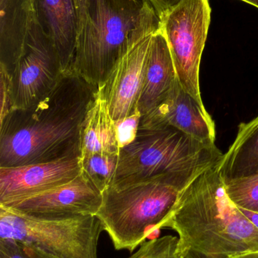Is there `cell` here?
<instances>
[{
    "label": "cell",
    "instance_id": "1",
    "mask_svg": "<svg viewBox=\"0 0 258 258\" xmlns=\"http://www.w3.org/2000/svg\"><path fill=\"white\" fill-rule=\"evenodd\" d=\"M97 92L69 71L37 104L12 109L0 121V167L80 157L82 124Z\"/></svg>",
    "mask_w": 258,
    "mask_h": 258
},
{
    "label": "cell",
    "instance_id": "2",
    "mask_svg": "<svg viewBox=\"0 0 258 258\" xmlns=\"http://www.w3.org/2000/svg\"><path fill=\"white\" fill-rule=\"evenodd\" d=\"M218 165L189 182L161 225L178 235L180 257L231 258L258 251V229L229 198Z\"/></svg>",
    "mask_w": 258,
    "mask_h": 258
},
{
    "label": "cell",
    "instance_id": "3",
    "mask_svg": "<svg viewBox=\"0 0 258 258\" xmlns=\"http://www.w3.org/2000/svg\"><path fill=\"white\" fill-rule=\"evenodd\" d=\"M215 144L204 143L172 126L138 128L121 149L112 186L168 182L185 188L198 174L221 162Z\"/></svg>",
    "mask_w": 258,
    "mask_h": 258
},
{
    "label": "cell",
    "instance_id": "4",
    "mask_svg": "<svg viewBox=\"0 0 258 258\" xmlns=\"http://www.w3.org/2000/svg\"><path fill=\"white\" fill-rule=\"evenodd\" d=\"M151 6L148 0H89L71 72L101 89Z\"/></svg>",
    "mask_w": 258,
    "mask_h": 258
},
{
    "label": "cell",
    "instance_id": "5",
    "mask_svg": "<svg viewBox=\"0 0 258 258\" xmlns=\"http://www.w3.org/2000/svg\"><path fill=\"white\" fill-rule=\"evenodd\" d=\"M183 189L161 180L106 187L96 216L115 249L132 253L160 230Z\"/></svg>",
    "mask_w": 258,
    "mask_h": 258
},
{
    "label": "cell",
    "instance_id": "6",
    "mask_svg": "<svg viewBox=\"0 0 258 258\" xmlns=\"http://www.w3.org/2000/svg\"><path fill=\"white\" fill-rule=\"evenodd\" d=\"M102 231L95 215L39 218L0 206V239L15 240L39 258H98Z\"/></svg>",
    "mask_w": 258,
    "mask_h": 258
},
{
    "label": "cell",
    "instance_id": "7",
    "mask_svg": "<svg viewBox=\"0 0 258 258\" xmlns=\"http://www.w3.org/2000/svg\"><path fill=\"white\" fill-rule=\"evenodd\" d=\"M209 0H181L160 18V30L169 45L179 83L203 104L199 85L200 63L211 23Z\"/></svg>",
    "mask_w": 258,
    "mask_h": 258
},
{
    "label": "cell",
    "instance_id": "8",
    "mask_svg": "<svg viewBox=\"0 0 258 258\" xmlns=\"http://www.w3.org/2000/svg\"><path fill=\"white\" fill-rule=\"evenodd\" d=\"M159 27L160 18L151 6L132 32L106 84L98 90L115 122L138 111L153 36Z\"/></svg>",
    "mask_w": 258,
    "mask_h": 258
},
{
    "label": "cell",
    "instance_id": "9",
    "mask_svg": "<svg viewBox=\"0 0 258 258\" xmlns=\"http://www.w3.org/2000/svg\"><path fill=\"white\" fill-rule=\"evenodd\" d=\"M65 74L53 43L34 14L24 52L9 76L11 110L37 104L53 92Z\"/></svg>",
    "mask_w": 258,
    "mask_h": 258
},
{
    "label": "cell",
    "instance_id": "10",
    "mask_svg": "<svg viewBox=\"0 0 258 258\" xmlns=\"http://www.w3.org/2000/svg\"><path fill=\"white\" fill-rule=\"evenodd\" d=\"M101 203L102 192L82 171L69 183L4 208L34 218H68L96 216Z\"/></svg>",
    "mask_w": 258,
    "mask_h": 258
},
{
    "label": "cell",
    "instance_id": "11",
    "mask_svg": "<svg viewBox=\"0 0 258 258\" xmlns=\"http://www.w3.org/2000/svg\"><path fill=\"white\" fill-rule=\"evenodd\" d=\"M81 172L80 157L22 166L0 167V206L8 207L69 183Z\"/></svg>",
    "mask_w": 258,
    "mask_h": 258
},
{
    "label": "cell",
    "instance_id": "12",
    "mask_svg": "<svg viewBox=\"0 0 258 258\" xmlns=\"http://www.w3.org/2000/svg\"><path fill=\"white\" fill-rule=\"evenodd\" d=\"M172 126L204 143L215 144V123L204 105L183 89L177 80L157 107L141 116L139 128Z\"/></svg>",
    "mask_w": 258,
    "mask_h": 258
},
{
    "label": "cell",
    "instance_id": "13",
    "mask_svg": "<svg viewBox=\"0 0 258 258\" xmlns=\"http://www.w3.org/2000/svg\"><path fill=\"white\" fill-rule=\"evenodd\" d=\"M38 24L53 43L65 73L71 71L78 19L74 0H33Z\"/></svg>",
    "mask_w": 258,
    "mask_h": 258
},
{
    "label": "cell",
    "instance_id": "14",
    "mask_svg": "<svg viewBox=\"0 0 258 258\" xmlns=\"http://www.w3.org/2000/svg\"><path fill=\"white\" fill-rule=\"evenodd\" d=\"M0 71L10 76L28 39L33 0H0Z\"/></svg>",
    "mask_w": 258,
    "mask_h": 258
},
{
    "label": "cell",
    "instance_id": "15",
    "mask_svg": "<svg viewBox=\"0 0 258 258\" xmlns=\"http://www.w3.org/2000/svg\"><path fill=\"white\" fill-rule=\"evenodd\" d=\"M178 80L169 45L159 27L153 36L143 86L138 102L141 116L157 107Z\"/></svg>",
    "mask_w": 258,
    "mask_h": 258
},
{
    "label": "cell",
    "instance_id": "16",
    "mask_svg": "<svg viewBox=\"0 0 258 258\" xmlns=\"http://www.w3.org/2000/svg\"><path fill=\"white\" fill-rule=\"evenodd\" d=\"M120 151L116 124L106 99L98 91L82 124L80 157L92 154L119 156Z\"/></svg>",
    "mask_w": 258,
    "mask_h": 258
},
{
    "label": "cell",
    "instance_id": "17",
    "mask_svg": "<svg viewBox=\"0 0 258 258\" xmlns=\"http://www.w3.org/2000/svg\"><path fill=\"white\" fill-rule=\"evenodd\" d=\"M218 168L224 182L258 174V116L240 124L234 142Z\"/></svg>",
    "mask_w": 258,
    "mask_h": 258
},
{
    "label": "cell",
    "instance_id": "18",
    "mask_svg": "<svg viewBox=\"0 0 258 258\" xmlns=\"http://www.w3.org/2000/svg\"><path fill=\"white\" fill-rule=\"evenodd\" d=\"M82 171L101 191L113 181L118 167V156L92 154L80 156Z\"/></svg>",
    "mask_w": 258,
    "mask_h": 258
},
{
    "label": "cell",
    "instance_id": "19",
    "mask_svg": "<svg viewBox=\"0 0 258 258\" xmlns=\"http://www.w3.org/2000/svg\"><path fill=\"white\" fill-rule=\"evenodd\" d=\"M224 183L227 196L237 207L258 213V174Z\"/></svg>",
    "mask_w": 258,
    "mask_h": 258
},
{
    "label": "cell",
    "instance_id": "20",
    "mask_svg": "<svg viewBox=\"0 0 258 258\" xmlns=\"http://www.w3.org/2000/svg\"><path fill=\"white\" fill-rule=\"evenodd\" d=\"M178 237L165 236L143 242L128 258H180L177 251Z\"/></svg>",
    "mask_w": 258,
    "mask_h": 258
},
{
    "label": "cell",
    "instance_id": "21",
    "mask_svg": "<svg viewBox=\"0 0 258 258\" xmlns=\"http://www.w3.org/2000/svg\"><path fill=\"white\" fill-rule=\"evenodd\" d=\"M140 118L141 114L138 110L130 117L115 122L121 149L131 143L136 138Z\"/></svg>",
    "mask_w": 258,
    "mask_h": 258
},
{
    "label": "cell",
    "instance_id": "22",
    "mask_svg": "<svg viewBox=\"0 0 258 258\" xmlns=\"http://www.w3.org/2000/svg\"><path fill=\"white\" fill-rule=\"evenodd\" d=\"M11 110L10 80L9 74L0 71V121Z\"/></svg>",
    "mask_w": 258,
    "mask_h": 258
},
{
    "label": "cell",
    "instance_id": "23",
    "mask_svg": "<svg viewBox=\"0 0 258 258\" xmlns=\"http://www.w3.org/2000/svg\"><path fill=\"white\" fill-rule=\"evenodd\" d=\"M76 10H77V19H78V31L77 35L83 28L87 14L88 7H89V0H74Z\"/></svg>",
    "mask_w": 258,
    "mask_h": 258
},
{
    "label": "cell",
    "instance_id": "24",
    "mask_svg": "<svg viewBox=\"0 0 258 258\" xmlns=\"http://www.w3.org/2000/svg\"><path fill=\"white\" fill-rule=\"evenodd\" d=\"M239 209H240L242 213L252 223L253 225L258 229V213L246 210V209H240V208H239Z\"/></svg>",
    "mask_w": 258,
    "mask_h": 258
},
{
    "label": "cell",
    "instance_id": "25",
    "mask_svg": "<svg viewBox=\"0 0 258 258\" xmlns=\"http://www.w3.org/2000/svg\"><path fill=\"white\" fill-rule=\"evenodd\" d=\"M231 258H258V251H248L233 256Z\"/></svg>",
    "mask_w": 258,
    "mask_h": 258
},
{
    "label": "cell",
    "instance_id": "26",
    "mask_svg": "<svg viewBox=\"0 0 258 258\" xmlns=\"http://www.w3.org/2000/svg\"><path fill=\"white\" fill-rule=\"evenodd\" d=\"M242 1L245 2L258 9V0H242Z\"/></svg>",
    "mask_w": 258,
    "mask_h": 258
},
{
    "label": "cell",
    "instance_id": "27",
    "mask_svg": "<svg viewBox=\"0 0 258 258\" xmlns=\"http://www.w3.org/2000/svg\"><path fill=\"white\" fill-rule=\"evenodd\" d=\"M156 1L168 2V1H177V0H156Z\"/></svg>",
    "mask_w": 258,
    "mask_h": 258
},
{
    "label": "cell",
    "instance_id": "28",
    "mask_svg": "<svg viewBox=\"0 0 258 258\" xmlns=\"http://www.w3.org/2000/svg\"><path fill=\"white\" fill-rule=\"evenodd\" d=\"M180 258H183V257H180Z\"/></svg>",
    "mask_w": 258,
    "mask_h": 258
}]
</instances>
